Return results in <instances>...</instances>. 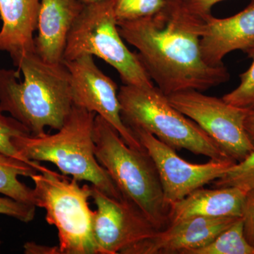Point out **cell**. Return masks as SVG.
Returning <instances> with one entry per match:
<instances>
[{"label": "cell", "mask_w": 254, "mask_h": 254, "mask_svg": "<svg viewBox=\"0 0 254 254\" xmlns=\"http://www.w3.org/2000/svg\"><path fill=\"white\" fill-rule=\"evenodd\" d=\"M118 26L124 41L138 50L152 81L167 96L189 90L207 91L230 78L225 65L205 63L200 40L205 18L190 12L182 0H167L157 14L120 21Z\"/></svg>", "instance_id": "1"}, {"label": "cell", "mask_w": 254, "mask_h": 254, "mask_svg": "<svg viewBox=\"0 0 254 254\" xmlns=\"http://www.w3.org/2000/svg\"><path fill=\"white\" fill-rule=\"evenodd\" d=\"M14 64L17 70L0 69V110L33 136L46 134V127L60 129L73 107L67 68L46 63L36 52Z\"/></svg>", "instance_id": "2"}, {"label": "cell", "mask_w": 254, "mask_h": 254, "mask_svg": "<svg viewBox=\"0 0 254 254\" xmlns=\"http://www.w3.org/2000/svg\"><path fill=\"white\" fill-rule=\"evenodd\" d=\"M95 155L124 200L136 206L158 230L169 225L167 205L156 165L145 149L124 141L106 120L97 115L93 128Z\"/></svg>", "instance_id": "3"}, {"label": "cell", "mask_w": 254, "mask_h": 254, "mask_svg": "<svg viewBox=\"0 0 254 254\" xmlns=\"http://www.w3.org/2000/svg\"><path fill=\"white\" fill-rule=\"evenodd\" d=\"M96 114L73 105L71 113L54 134L15 137L12 143L28 161L50 162L64 175L90 182L105 194L124 200L109 174L95 155L93 128Z\"/></svg>", "instance_id": "4"}, {"label": "cell", "mask_w": 254, "mask_h": 254, "mask_svg": "<svg viewBox=\"0 0 254 254\" xmlns=\"http://www.w3.org/2000/svg\"><path fill=\"white\" fill-rule=\"evenodd\" d=\"M118 98L122 118L128 128L140 127L176 150L234 161L195 122L177 110L158 87L125 84L119 90Z\"/></svg>", "instance_id": "5"}, {"label": "cell", "mask_w": 254, "mask_h": 254, "mask_svg": "<svg viewBox=\"0 0 254 254\" xmlns=\"http://www.w3.org/2000/svg\"><path fill=\"white\" fill-rule=\"evenodd\" d=\"M35 205L45 209L46 221L58 231L61 254H100L93 232V210L88 205L91 185L46 168L31 177Z\"/></svg>", "instance_id": "6"}, {"label": "cell", "mask_w": 254, "mask_h": 254, "mask_svg": "<svg viewBox=\"0 0 254 254\" xmlns=\"http://www.w3.org/2000/svg\"><path fill=\"white\" fill-rule=\"evenodd\" d=\"M86 54L109 64L125 85L154 86L138 54L131 53L124 43L114 12L113 0L85 4L70 31L63 61Z\"/></svg>", "instance_id": "7"}, {"label": "cell", "mask_w": 254, "mask_h": 254, "mask_svg": "<svg viewBox=\"0 0 254 254\" xmlns=\"http://www.w3.org/2000/svg\"><path fill=\"white\" fill-rule=\"evenodd\" d=\"M168 98L177 110L195 122L235 163L254 151L245 126L249 110L195 90L178 92Z\"/></svg>", "instance_id": "8"}, {"label": "cell", "mask_w": 254, "mask_h": 254, "mask_svg": "<svg viewBox=\"0 0 254 254\" xmlns=\"http://www.w3.org/2000/svg\"><path fill=\"white\" fill-rule=\"evenodd\" d=\"M156 165L165 202L169 207L183 199L193 190L202 188L223 176L235 162L215 160L203 164L190 163L176 153V150L160 141L140 127H131Z\"/></svg>", "instance_id": "9"}, {"label": "cell", "mask_w": 254, "mask_h": 254, "mask_svg": "<svg viewBox=\"0 0 254 254\" xmlns=\"http://www.w3.org/2000/svg\"><path fill=\"white\" fill-rule=\"evenodd\" d=\"M63 63L69 73L73 105L102 117L128 146L145 149L133 131L124 123L118 86L95 64L93 55H82Z\"/></svg>", "instance_id": "10"}, {"label": "cell", "mask_w": 254, "mask_h": 254, "mask_svg": "<svg viewBox=\"0 0 254 254\" xmlns=\"http://www.w3.org/2000/svg\"><path fill=\"white\" fill-rule=\"evenodd\" d=\"M93 232L100 254H124L131 246L154 235L158 229L129 202L105 194L91 185Z\"/></svg>", "instance_id": "11"}, {"label": "cell", "mask_w": 254, "mask_h": 254, "mask_svg": "<svg viewBox=\"0 0 254 254\" xmlns=\"http://www.w3.org/2000/svg\"><path fill=\"white\" fill-rule=\"evenodd\" d=\"M238 218L195 217L177 220L131 246L124 254H186L206 245Z\"/></svg>", "instance_id": "12"}, {"label": "cell", "mask_w": 254, "mask_h": 254, "mask_svg": "<svg viewBox=\"0 0 254 254\" xmlns=\"http://www.w3.org/2000/svg\"><path fill=\"white\" fill-rule=\"evenodd\" d=\"M254 45V0L243 11L225 18H205L200 40L202 58L212 66H223L225 56L235 50L247 51Z\"/></svg>", "instance_id": "13"}, {"label": "cell", "mask_w": 254, "mask_h": 254, "mask_svg": "<svg viewBox=\"0 0 254 254\" xmlns=\"http://www.w3.org/2000/svg\"><path fill=\"white\" fill-rule=\"evenodd\" d=\"M84 5L80 0H41L34 43L43 61L63 63L68 35Z\"/></svg>", "instance_id": "14"}, {"label": "cell", "mask_w": 254, "mask_h": 254, "mask_svg": "<svg viewBox=\"0 0 254 254\" xmlns=\"http://www.w3.org/2000/svg\"><path fill=\"white\" fill-rule=\"evenodd\" d=\"M41 0H0V51L9 53L14 63L34 53Z\"/></svg>", "instance_id": "15"}, {"label": "cell", "mask_w": 254, "mask_h": 254, "mask_svg": "<svg viewBox=\"0 0 254 254\" xmlns=\"http://www.w3.org/2000/svg\"><path fill=\"white\" fill-rule=\"evenodd\" d=\"M247 191L237 187L202 188L170 205L169 224L190 218H240Z\"/></svg>", "instance_id": "16"}, {"label": "cell", "mask_w": 254, "mask_h": 254, "mask_svg": "<svg viewBox=\"0 0 254 254\" xmlns=\"http://www.w3.org/2000/svg\"><path fill=\"white\" fill-rule=\"evenodd\" d=\"M39 173L31 164L0 152V193L35 205L33 189L18 180V177H31Z\"/></svg>", "instance_id": "17"}, {"label": "cell", "mask_w": 254, "mask_h": 254, "mask_svg": "<svg viewBox=\"0 0 254 254\" xmlns=\"http://www.w3.org/2000/svg\"><path fill=\"white\" fill-rule=\"evenodd\" d=\"M186 254H254V247L245 236L241 217L206 245Z\"/></svg>", "instance_id": "18"}, {"label": "cell", "mask_w": 254, "mask_h": 254, "mask_svg": "<svg viewBox=\"0 0 254 254\" xmlns=\"http://www.w3.org/2000/svg\"><path fill=\"white\" fill-rule=\"evenodd\" d=\"M167 0H113L118 22L153 16L163 10Z\"/></svg>", "instance_id": "19"}, {"label": "cell", "mask_w": 254, "mask_h": 254, "mask_svg": "<svg viewBox=\"0 0 254 254\" xmlns=\"http://www.w3.org/2000/svg\"><path fill=\"white\" fill-rule=\"evenodd\" d=\"M31 135L29 130L12 117L5 116L0 110V152L21 161L31 164L41 171L43 165L38 162L28 161L18 153L12 143L15 137Z\"/></svg>", "instance_id": "20"}, {"label": "cell", "mask_w": 254, "mask_h": 254, "mask_svg": "<svg viewBox=\"0 0 254 254\" xmlns=\"http://www.w3.org/2000/svg\"><path fill=\"white\" fill-rule=\"evenodd\" d=\"M215 187H237L248 192L254 189V151L232 165L223 176L213 182Z\"/></svg>", "instance_id": "21"}, {"label": "cell", "mask_w": 254, "mask_h": 254, "mask_svg": "<svg viewBox=\"0 0 254 254\" xmlns=\"http://www.w3.org/2000/svg\"><path fill=\"white\" fill-rule=\"evenodd\" d=\"M245 53L252 58V65L247 71L240 75V85L222 98L229 104L252 110L254 108V45Z\"/></svg>", "instance_id": "22"}, {"label": "cell", "mask_w": 254, "mask_h": 254, "mask_svg": "<svg viewBox=\"0 0 254 254\" xmlns=\"http://www.w3.org/2000/svg\"><path fill=\"white\" fill-rule=\"evenodd\" d=\"M36 205L18 201L9 197H0V214L28 223L36 215Z\"/></svg>", "instance_id": "23"}, {"label": "cell", "mask_w": 254, "mask_h": 254, "mask_svg": "<svg viewBox=\"0 0 254 254\" xmlns=\"http://www.w3.org/2000/svg\"><path fill=\"white\" fill-rule=\"evenodd\" d=\"M242 219L245 236L254 247V189L249 190L246 195Z\"/></svg>", "instance_id": "24"}, {"label": "cell", "mask_w": 254, "mask_h": 254, "mask_svg": "<svg viewBox=\"0 0 254 254\" xmlns=\"http://www.w3.org/2000/svg\"><path fill=\"white\" fill-rule=\"evenodd\" d=\"M224 0H182L190 12L196 16L206 18L211 14L214 5Z\"/></svg>", "instance_id": "25"}, {"label": "cell", "mask_w": 254, "mask_h": 254, "mask_svg": "<svg viewBox=\"0 0 254 254\" xmlns=\"http://www.w3.org/2000/svg\"><path fill=\"white\" fill-rule=\"evenodd\" d=\"M24 253L27 254H61L59 246L38 245L33 242H27L23 246Z\"/></svg>", "instance_id": "26"}, {"label": "cell", "mask_w": 254, "mask_h": 254, "mask_svg": "<svg viewBox=\"0 0 254 254\" xmlns=\"http://www.w3.org/2000/svg\"><path fill=\"white\" fill-rule=\"evenodd\" d=\"M245 126L246 131L250 136L251 141L254 145V108L249 110L245 118Z\"/></svg>", "instance_id": "27"}, {"label": "cell", "mask_w": 254, "mask_h": 254, "mask_svg": "<svg viewBox=\"0 0 254 254\" xmlns=\"http://www.w3.org/2000/svg\"><path fill=\"white\" fill-rule=\"evenodd\" d=\"M84 4H90V3L95 2V1H99V0H80Z\"/></svg>", "instance_id": "28"}, {"label": "cell", "mask_w": 254, "mask_h": 254, "mask_svg": "<svg viewBox=\"0 0 254 254\" xmlns=\"http://www.w3.org/2000/svg\"><path fill=\"white\" fill-rule=\"evenodd\" d=\"M1 238H0V250H1Z\"/></svg>", "instance_id": "29"}]
</instances>
